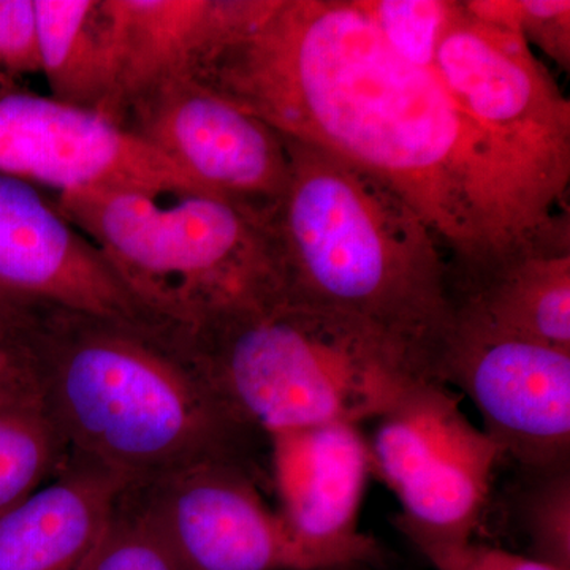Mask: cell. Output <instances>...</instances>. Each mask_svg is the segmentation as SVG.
Returning <instances> with one entry per match:
<instances>
[{"mask_svg": "<svg viewBox=\"0 0 570 570\" xmlns=\"http://www.w3.org/2000/svg\"><path fill=\"white\" fill-rule=\"evenodd\" d=\"M40 73L33 0H0V92Z\"/></svg>", "mask_w": 570, "mask_h": 570, "instance_id": "7402d4cb", "label": "cell"}, {"mask_svg": "<svg viewBox=\"0 0 570 570\" xmlns=\"http://www.w3.org/2000/svg\"><path fill=\"white\" fill-rule=\"evenodd\" d=\"M450 294L455 313L570 352V247L513 255Z\"/></svg>", "mask_w": 570, "mask_h": 570, "instance_id": "2e32d148", "label": "cell"}, {"mask_svg": "<svg viewBox=\"0 0 570 570\" xmlns=\"http://www.w3.org/2000/svg\"><path fill=\"white\" fill-rule=\"evenodd\" d=\"M0 175L58 195L206 194L110 116L24 89L0 92Z\"/></svg>", "mask_w": 570, "mask_h": 570, "instance_id": "30bf717a", "label": "cell"}, {"mask_svg": "<svg viewBox=\"0 0 570 570\" xmlns=\"http://www.w3.org/2000/svg\"><path fill=\"white\" fill-rule=\"evenodd\" d=\"M0 288L22 302L145 321L96 246L39 187L0 175Z\"/></svg>", "mask_w": 570, "mask_h": 570, "instance_id": "7c38bea8", "label": "cell"}, {"mask_svg": "<svg viewBox=\"0 0 570 570\" xmlns=\"http://www.w3.org/2000/svg\"><path fill=\"white\" fill-rule=\"evenodd\" d=\"M31 343L41 397L73 460L135 489L235 456L247 428L163 326L33 305Z\"/></svg>", "mask_w": 570, "mask_h": 570, "instance_id": "3957f363", "label": "cell"}, {"mask_svg": "<svg viewBox=\"0 0 570 570\" xmlns=\"http://www.w3.org/2000/svg\"><path fill=\"white\" fill-rule=\"evenodd\" d=\"M118 122L163 154L204 193L272 220L288 181V149L253 112L193 77L160 82Z\"/></svg>", "mask_w": 570, "mask_h": 570, "instance_id": "ba28073f", "label": "cell"}, {"mask_svg": "<svg viewBox=\"0 0 570 570\" xmlns=\"http://www.w3.org/2000/svg\"><path fill=\"white\" fill-rule=\"evenodd\" d=\"M266 438L277 512L288 530L351 569L377 561L376 540L358 528L367 479L373 475L362 426L324 423Z\"/></svg>", "mask_w": 570, "mask_h": 570, "instance_id": "4fadbf2b", "label": "cell"}, {"mask_svg": "<svg viewBox=\"0 0 570 570\" xmlns=\"http://www.w3.org/2000/svg\"><path fill=\"white\" fill-rule=\"evenodd\" d=\"M520 33L557 62L570 69L569 0H520Z\"/></svg>", "mask_w": 570, "mask_h": 570, "instance_id": "d4e9b609", "label": "cell"}, {"mask_svg": "<svg viewBox=\"0 0 570 570\" xmlns=\"http://www.w3.org/2000/svg\"><path fill=\"white\" fill-rule=\"evenodd\" d=\"M56 204L145 321L175 335L285 296L269 223L216 195L86 190Z\"/></svg>", "mask_w": 570, "mask_h": 570, "instance_id": "5b68a950", "label": "cell"}, {"mask_svg": "<svg viewBox=\"0 0 570 570\" xmlns=\"http://www.w3.org/2000/svg\"><path fill=\"white\" fill-rule=\"evenodd\" d=\"M242 0H107L116 52L115 119L160 82L190 77L234 24Z\"/></svg>", "mask_w": 570, "mask_h": 570, "instance_id": "9a60e30c", "label": "cell"}, {"mask_svg": "<svg viewBox=\"0 0 570 570\" xmlns=\"http://www.w3.org/2000/svg\"><path fill=\"white\" fill-rule=\"evenodd\" d=\"M129 489L111 472L67 460L0 513V570H81Z\"/></svg>", "mask_w": 570, "mask_h": 570, "instance_id": "5bb4252c", "label": "cell"}, {"mask_svg": "<svg viewBox=\"0 0 570 570\" xmlns=\"http://www.w3.org/2000/svg\"><path fill=\"white\" fill-rule=\"evenodd\" d=\"M436 379L472 401L504 456L534 474L569 466L570 352L453 311Z\"/></svg>", "mask_w": 570, "mask_h": 570, "instance_id": "9c48e42d", "label": "cell"}, {"mask_svg": "<svg viewBox=\"0 0 570 570\" xmlns=\"http://www.w3.org/2000/svg\"><path fill=\"white\" fill-rule=\"evenodd\" d=\"M32 305L0 307V400L40 390L31 343Z\"/></svg>", "mask_w": 570, "mask_h": 570, "instance_id": "603a6c76", "label": "cell"}, {"mask_svg": "<svg viewBox=\"0 0 570 570\" xmlns=\"http://www.w3.org/2000/svg\"><path fill=\"white\" fill-rule=\"evenodd\" d=\"M436 70L480 126L569 186L570 102L523 37L483 24L459 2Z\"/></svg>", "mask_w": 570, "mask_h": 570, "instance_id": "8fae6325", "label": "cell"}, {"mask_svg": "<svg viewBox=\"0 0 570 570\" xmlns=\"http://www.w3.org/2000/svg\"><path fill=\"white\" fill-rule=\"evenodd\" d=\"M366 441L371 474L400 501L397 530L474 539L504 453L463 414L453 390L438 381L420 382L376 420Z\"/></svg>", "mask_w": 570, "mask_h": 570, "instance_id": "8992f818", "label": "cell"}, {"mask_svg": "<svg viewBox=\"0 0 570 570\" xmlns=\"http://www.w3.org/2000/svg\"><path fill=\"white\" fill-rule=\"evenodd\" d=\"M33 9L40 73L52 99L115 119L118 80L107 0H33Z\"/></svg>", "mask_w": 570, "mask_h": 570, "instance_id": "e0dca14e", "label": "cell"}, {"mask_svg": "<svg viewBox=\"0 0 570 570\" xmlns=\"http://www.w3.org/2000/svg\"><path fill=\"white\" fill-rule=\"evenodd\" d=\"M406 538L436 570H560L531 557L471 540H442L407 532Z\"/></svg>", "mask_w": 570, "mask_h": 570, "instance_id": "cb8c5ba5", "label": "cell"}, {"mask_svg": "<svg viewBox=\"0 0 570 570\" xmlns=\"http://www.w3.org/2000/svg\"><path fill=\"white\" fill-rule=\"evenodd\" d=\"M181 340L234 417L265 436L324 423L362 426L420 382L436 381L381 333L285 296Z\"/></svg>", "mask_w": 570, "mask_h": 570, "instance_id": "277c9868", "label": "cell"}, {"mask_svg": "<svg viewBox=\"0 0 570 570\" xmlns=\"http://www.w3.org/2000/svg\"><path fill=\"white\" fill-rule=\"evenodd\" d=\"M390 48L422 69H436L439 43L459 2L449 0H356Z\"/></svg>", "mask_w": 570, "mask_h": 570, "instance_id": "d6986e66", "label": "cell"}, {"mask_svg": "<svg viewBox=\"0 0 570 570\" xmlns=\"http://www.w3.org/2000/svg\"><path fill=\"white\" fill-rule=\"evenodd\" d=\"M81 570H179L129 493H124L99 546Z\"/></svg>", "mask_w": 570, "mask_h": 570, "instance_id": "44dd1931", "label": "cell"}, {"mask_svg": "<svg viewBox=\"0 0 570 570\" xmlns=\"http://www.w3.org/2000/svg\"><path fill=\"white\" fill-rule=\"evenodd\" d=\"M284 138L288 181L269 228L285 298L381 333L436 379L453 325L444 246L384 179Z\"/></svg>", "mask_w": 570, "mask_h": 570, "instance_id": "7a4b0ae2", "label": "cell"}, {"mask_svg": "<svg viewBox=\"0 0 570 570\" xmlns=\"http://www.w3.org/2000/svg\"><path fill=\"white\" fill-rule=\"evenodd\" d=\"M190 77L384 179L452 255V279L570 243L569 186L393 51L356 0H246Z\"/></svg>", "mask_w": 570, "mask_h": 570, "instance_id": "6da1fadb", "label": "cell"}, {"mask_svg": "<svg viewBox=\"0 0 570 570\" xmlns=\"http://www.w3.org/2000/svg\"><path fill=\"white\" fill-rule=\"evenodd\" d=\"M17 302H22V299L14 298V296L7 294L6 291H2V288H0V307L13 305V303Z\"/></svg>", "mask_w": 570, "mask_h": 570, "instance_id": "484cf974", "label": "cell"}, {"mask_svg": "<svg viewBox=\"0 0 570 570\" xmlns=\"http://www.w3.org/2000/svg\"><path fill=\"white\" fill-rule=\"evenodd\" d=\"M521 519L530 538L532 557L560 570H570L569 466L535 472L521 498Z\"/></svg>", "mask_w": 570, "mask_h": 570, "instance_id": "ffe728a7", "label": "cell"}, {"mask_svg": "<svg viewBox=\"0 0 570 570\" xmlns=\"http://www.w3.org/2000/svg\"><path fill=\"white\" fill-rule=\"evenodd\" d=\"M129 494L179 570H352L296 538L235 456L175 469Z\"/></svg>", "mask_w": 570, "mask_h": 570, "instance_id": "52a82bcc", "label": "cell"}, {"mask_svg": "<svg viewBox=\"0 0 570 570\" xmlns=\"http://www.w3.org/2000/svg\"><path fill=\"white\" fill-rule=\"evenodd\" d=\"M66 452L40 390L0 400V513L55 478Z\"/></svg>", "mask_w": 570, "mask_h": 570, "instance_id": "ac0fdd59", "label": "cell"}]
</instances>
